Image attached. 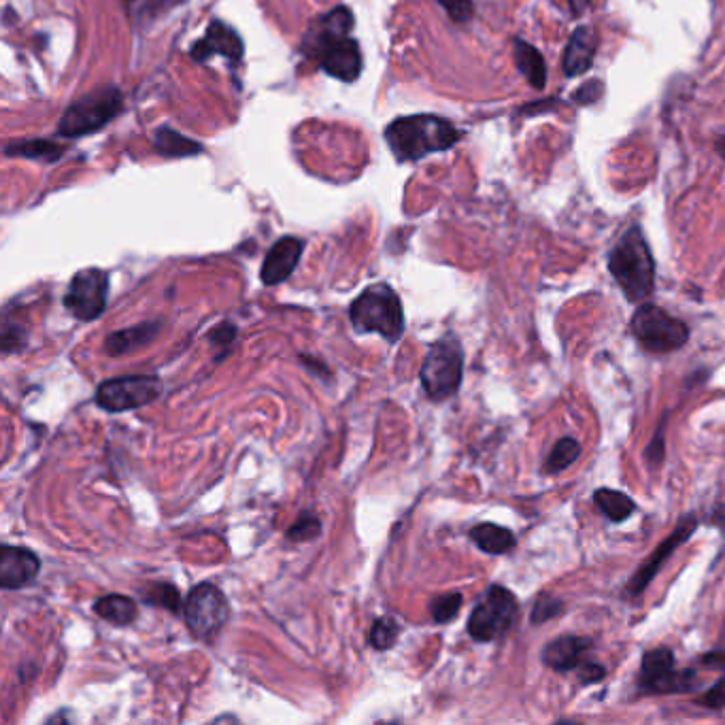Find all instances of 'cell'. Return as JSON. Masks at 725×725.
<instances>
[{
  "label": "cell",
  "instance_id": "e575fe53",
  "mask_svg": "<svg viewBox=\"0 0 725 725\" xmlns=\"http://www.w3.org/2000/svg\"><path fill=\"white\" fill-rule=\"evenodd\" d=\"M698 704H702L706 708H713V711H721V708L725 706V677L719 679L711 689H708L702 698H698Z\"/></svg>",
  "mask_w": 725,
  "mask_h": 725
},
{
  "label": "cell",
  "instance_id": "52a82bcc",
  "mask_svg": "<svg viewBox=\"0 0 725 725\" xmlns=\"http://www.w3.org/2000/svg\"><path fill=\"white\" fill-rule=\"evenodd\" d=\"M636 341L649 353L677 351L689 341V328L679 317H672L655 305H640L632 317Z\"/></svg>",
  "mask_w": 725,
  "mask_h": 725
},
{
  "label": "cell",
  "instance_id": "d6986e66",
  "mask_svg": "<svg viewBox=\"0 0 725 725\" xmlns=\"http://www.w3.org/2000/svg\"><path fill=\"white\" fill-rule=\"evenodd\" d=\"M353 28V13L347 7H336L330 13H326L324 18H319L317 24L311 28L309 37H307V47L309 54L313 56L319 47L349 37V32Z\"/></svg>",
  "mask_w": 725,
  "mask_h": 725
},
{
  "label": "cell",
  "instance_id": "e0dca14e",
  "mask_svg": "<svg viewBox=\"0 0 725 725\" xmlns=\"http://www.w3.org/2000/svg\"><path fill=\"white\" fill-rule=\"evenodd\" d=\"M598 49V37L589 26H579L566 45L564 52V73L568 77H579L592 69Z\"/></svg>",
  "mask_w": 725,
  "mask_h": 725
},
{
  "label": "cell",
  "instance_id": "44dd1931",
  "mask_svg": "<svg viewBox=\"0 0 725 725\" xmlns=\"http://www.w3.org/2000/svg\"><path fill=\"white\" fill-rule=\"evenodd\" d=\"M470 538L481 551L490 555L509 553L515 547V534L496 524H479L470 530Z\"/></svg>",
  "mask_w": 725,
  "mask_h": 725
},
{
  "label": "cell",
  "instance_id": "7a4b0ae2",
  "mask_svg": "<svg viewBox=\"0 0 725 725\" xmlns=\"http://www.w3.org/2000/svg\"><path fill=\"white\" fill-rule=\"evenodd\" d=\"M609 271L630 302L647 300L653 294L655 262L638 226H632L611 249Z\"/></svg>",
  "mask_w": 725,
  "mask_h": 725
},
{
  "label": "cell",
  "instance_id": "6da1fadb",
  "mask_svg": "<svg viewBox=\"0 0 725 725\" xmlns=\"http://www.w3.org/2000/svg\"><path fill=\"white\" fill-rule=\"evenodd\" d=\"M460 137V130L438 115L398 117L385 128L387 147L400 162H413L436 151H447Z\"/></svg>",
  "mask_w": 725,
  "mask_h": 725
},
{
  "label": "cell",
  "instance_id": "2e32d148",
  "mask_svg": "<svg viewBox=\"0 0 725 725\" xmlns=\"http://www.w3.org/2000/svg\"><path fill=\"white\" fill-rule=\"evenodd\" d=\"M302 249H305V243L296 239V236H283V239H279L264 258L260 271L262 283L279 285L285 279H290L300 262Z\"/></svg>",
  "mask_w": 725,
  "mask_h": 725
},
{
  "label": "cell",
  "instance_id": "7c38bea8",
  "mask_svg": "<svg viewBox=\"0 0 725 725\" xmlns=\"http://www.w3.org/2000/svg\"><path fill=\"white\" fill-rule=\"evenodd\" d=\"M696 528H698L696 515H683L677 530H674L666 538V541L651 553V558L634 572V577L630 579V583L626 587V596L636 598V596L643 594L647 589V585L655 579L657 572H660L662 566L672 558V553L677 551L683 543H687V538L696 532Z\"/></svg>",
  "mask_w": 725,
  "mask_h": 725
},
{
  "label": "cell",
  "instance_id": "9c48e42d",
  "mask_svg": "<svg viewBox=\"0 0 725 725\" xmlns=\"http://www.w3.org/2000/svg\"><path fill=\"white\" fill-rule=\"evenodd\" d=\"M698 685L694 670L674 668V653L668 647H655L645 653L638 677V689L643 694H687Z\"/></svg>",
  "mask_w": 725,
  "mask_h": 725
},
{
  "label": "cell",
  "instance_id": "8d00e7d4",
  "mask_svg": "<svg viewBox=\"0 0 725 725\" xmlns=\"http://www.w3.org/2000/svg\"><path fill=\"white\" fill-rule=\"evenodd\" d=\"M604 674H606V670H604V666H600V664H587L585 668H583V674H581V683H587V685H592V683H598V681H602L604 679Z\"/></svg>",
  "mask_w": 725,
  "mask_h": 725
},
{
  "label": "cell",
  "instance_id": "603a6c76",
  "mask_svg": "<svg viewBox=\"0 0 725 725\" xmlns=\"http://www.w3.org/2000/svg\"><path fill=\"white\" fill-rule=\"evenodd\" d=\"M94 611L98 617H103L105 621L113 623V626H128L139 615L137 604L134 600H130L128 596H120V594H111L96 600Z\"/></svg>",
  "mask_w": 725,
  "mask_h": 725
},
{
  "label": "cell",
  "instance_id": "1f68e13d",
  "mask_svg": "<svg viewBox=\"0 0 725 725\" xmlns=\"http://www.w3.org/2000/svg\"><path fill=\"white\" fill-rule=\"evenodd\" d=\"M438 5L447 11V15L455 24H466L472 20V15H475V5H472V0H438Z\"/></svg>",
  "mask_w": 725,
  "mask_h": 725
},
{
  "label": "cell",
  "instance_id": "d590c367",
  "mask_svg": "<svg viewBox=\"0 0 725 725\" xmlns=\"http://www.w3.org/2000/svg\"><path fill=\"white\" fill-rule=\"evenodd\" d=\"M132 18H143L147 13H154L158 0H124Z\"/></svg>",
  "mask_w": 725,
  "mask_h": 725
},
{
  "label": "cell",
  "instance_id": "484cf974",
  "mask_svg": "<svg viewBox=\"0 0 725 725\" xmlns=\"http://www.w3.org/2000/svg\"><path fill=\"white\" fill-rule=\"evenodd\" d=\"M594 502L598 504V509L606 517L615 521V524L626 521L636 511V504L632 502L630 496H626L623 492L609 490V487H600V490L594 494Z\"/></svg>",
  "mask_w": 725,
  "mask_h": 725
},
{
  "label": "cell",
  "instance_id": "277c9868",
  "mask_svg": "<svg viewBox=\"0 0 725 725\" xmlns=\"http://www.w3.org/2000/svg\"><path fill=\"white\" fill-rule=\"evenodd\" d=\"M464 375V351L455 336L447 334L436 341L421 364V387L430 400L443 402L460 390Z\"/></svg>",
  "mask_w": 725,
  "mask_h": 725
},
{
  "label": "cell",
  "instance_id": "ab89813d",
  "mask_svg": "<svg viewBox=\"0 0 725 725\" xmlns=\"http://www.w3.org/2000/svg\"><path fill=\"white\" fill-rule=\"evenodd\" d=\"M555 105H558V100H541V103H530L524 111H521V115H536L543 111H551Z\"/></svg>",
  "mask_w": 725,
  "mask_h": 725
},
{
  "label": "cell",
  "instance_id": "5bb4252c",
  "mask_svg": "<svg viewBox=\"0 0 725 725\" xmlns=\"http://www.w3.org/2000/svg\"><path fill=\"white\" fill-rule=\"evenodd\" d=\"M243 52L245 47L239 32L224 22H211L207 28V35L196 41L190 49V54L196 62H207L213 56H224L232 62H239L243 58Z\"/></svg>",
  "mask_w": 725,
  "mask_h": 725
},
{
  "label": "cell",
  "instance_id": "f546056e",
  "mask_svg": "<svg viewBox=\"0 0 725 725\" xmlns=\"http://www.w3.org/2000/svg\"><path fill=\"white\" fill-rule=\"evenodd\" d=\"M319 532H322V524H319L317 517H313V515H300V519L288 530V538H290V541H294V543L313 541V538L319 536Z\"/></svg>",
  "mask_w": 725,
  "mask_h": 725
},
{
  "label": "cell",
  "instance_id": "5b68a950",
  "mask_svg": "<svg viewBox=\"0 0 725 725\" xmlns=\"http://www.w3.org/2000/svg\"><path fill=\"white\" fill-rule=\"evenodd\" d=\"M120 111H122L120 90L113 86L96 88L94 92L75 100V103L64 111L58 124V134L64 139H77L83 137V134H92L107 126Z\"/></svg>",
  "mask_w": 725,
  "mask_h": 725
},
{
  "label": "cell",
  "instance_id": "ac0fdd59",
  "mask_svg": "<svg viewBox=\"0 0 725 725\" xmlns=\"http://www.w3.org/2000/svg\"><path fill=\"white\" fill-rule=\"evenodd\" d=\"M592 647V640L583 636H560L551 640L543 651L545 666L555 672H568L581 666L583 653Z\"/></svg>",
  "mask_w": 725,
  "mask_h": 725
},
{
  "label": "cell",
  "instance_id": "ba28073f",
  "mask_svg": "<svg viewBox=\"0 0 725 725\" xmlns=\"http://www.w3.org/2000/svg\"><path fill=\"white\" fill-rule=\"evenodd\" d=\"M183 617L190 632L198 640L211 643L228 623L230 606L226 596L222 594V589H217L211 583H200L185 598Z\"/></svg>",
  "mask_w": 725,
  "mask_h": 725
},
{
  "label": "cell",
  "instance_id": "4fadbf2b",
  "mask_svg": "<svg viewBox=\"0 0 725 725\" xmlns=\"http://www.w3.org/2000/svg\"><path fill=\"white\" fill-rule=\"evenodd\" d=\"M322 62V69L341 81H356L362 73V49L356 39L343 37L322 45L313 54Z\"/></svg>",
  "mask_w": 725,
  "mask_h": 725
},
{
  "label": "cell",
  "instance_id": "d4e9b609",
  "mask_svg": "<svg viewBox=\"0 0 725 725\" xmlns=\"http://www.w3.org/2000/svg\"><path fill=\"white\" fill-rule=\"evenodd\" d=\"M5 154L11 158H28V160H41V162H56L62 158L64 147L60 143L35 139V141H22L5 147Z\"/></svg>",
  "mask_w": 725,
  "mask_h": 725
},
{
  "label": "cell",
  "instance_id": "cb8c5ba5",
  "mask_svg": "<svg viewBox=\"0 0 725 725\" xmlns=\"http://www.w3.org/2000/svg\"><path fill=\"white\" fill-rule=\"evenodd\" d=\"M156 332H158V326H154V324H143L139 328L113 332L105 343V349L109 356H122V353H128L134 347L147 345L151 339H154Z\"/></svg>",
  "mask_w": 725,
  "mask_h": 725
},
{
  "label": "cell",
  "instance_id": "ffe728a7",
  "mask_svg": "<svg viewBox=\"0 0 725 725\" xmlns=\"http://www.w3.org/2000/svg\"><path fill=\"white\" fill-rule=\"evenodd\" d=\"M513 47H515V62L519 73L528 79L534 90H543L547 83V64L543 54L538 52L534 45L521 39H515Z\"/></svg>",
  "mask_w": 725,
  "mask_h": 725
},
{
  "label": "cell",
  "instance_id": "836d02e7",
  "mask_svg": "<svg viewBox=\"0 0 725 725\" xmlns=\"http://www.w3.org/2000/svg\"><path fill=\"white\" fill-rule=\"evenodd\" d=\"M602 94H604V83L600 79H592V81L583 83V86L575 94H572V100H575L577 105H583V107L585 105H596L598 100L602 98Z\"/></svg>",
  "mask_w": 725,
  "mask_h": 725
},
{
  "label": "cell",
  "instance_id": "4316f807",
  "mask_svg": "<svg viewBox=\"0 0 725 725\" xmlns=\"http://www.w3.org/2000/svg\"><path fill=\"white\" fill-rule=\"evenodd\" d=\"M579 453H581L579 441H575L572 436H564L553 445L549 458L545 462V470L549 472V475H558V472L566 470L570 464L577 462Z\"/></svg>",
  "mask_w": 725,
  "mask_h": 725
},
{
  "label": "cell",
  "instance_id": "7402d4cb",
  "mask_svg": "<svg viewBox=\"0 0 725 725\" xmlns=\"http://www.w3.org/2000/svg\"><path fill=\"white\" fill-rule=\"evenodd\" d=\"M154 149L164 158H188L202 151V145L190 137H183L177 130L162 126L154 134Z\"/></svg>",
  "mask_w": 725,
  "mask_h": 725
},
{
  "label": "cell",
  "instance_id": "9a60e30c",
  "mask_svg": "<svg viewBox=\"0 0 725 725\" xmlns=\"http://www.w3.org/2000/svg\"><path fill=\"white\" fill-rule=\"evenodd\" d=\"M41 560L26 547L5 545L0 551V585L3 589H22L39 577Z\"/></svg>",
  "mask_w": 725,
  "mask_h": 725
},
{
  "label": "cell",
  "instance_id": "30bf717a",
  "mask_svg": "<svg viewBox=\"0 0 725 725\" xmlns=\"http://www.w3.org/2000/svg\"><path fill=\"white\" fill-rule=\"evenodd\" d=\"M162 394V381L154 375H130L100 383L96 402L109 413H124L147 407Z\"/></svg>",
  "mask_w": 725,
  "mask_h": 725
},
{
  "label": "cell",
  "instance_id": "83f0119b",
  "mask_svg": "<svg viewBox=\"0 0 725 725\" xmlns=\"http://www.w3.org/2000/svg\"><path fill=\"white\" fill-rule=\"evenodd\" d=\"M398 634H400V626L398 621L392 619V617H381L373 623V628H370V634H368V643L370 647H375L377 651H385L396 645L398 640Z\"/></svg>",
  "mask_w": 725,
  "mask_h": 725
},
{
  "label": "cell",
  "instance_id": "f35d334b",
  "mask_svg": "<svg viewBox=\"0 0 725 725\" xmlns=\"http://www.w3.org/2000/svg\"><path fill=\"white\" fill-rule=\"evenodd\" d=\"M700 662L704 666H708V668H719V670H723L725 668V649H717V651H711V653L702 655Z\"/></svg>",
  "mask_w": 725,
  "mask_h": 725
},
{
  "label": "cell",
  "instance_id": "f1b7e54d",
  "mask_svg": "<svg viewBox=\"0 0 725 725\" xmlns=\"http://www.w3.org/2000/svg\"><path fill=\"white\" fill-rule=\"evenodd\" d=\"M462 594L453 592V594H445V596H438L434 602H432V619L436 623H447L451 621L455 615L460 613L462 609Z\"/></svg>",
  "mask_w": 725,
  "mask_h": 725
},
{
  "label": "cell",
  "instance_id": "8992f818",
  "mask_svg": "<svg viewBox=\"0 0 725 725\" xmlns=\"http://www.w3.org/2000/svg\"><path fill=\"white\" fill-rule=\"evenodd\" d=\"M519 621V602L511 589L492 585L468 619V634L477 643H494Z\"/></svg>",
  "mask_w": 725,
  "mask_h": 725
},
{
  "label": "cell",
  "instance_id": "4dcf8cb0",
  "mask_svg": "<svg viewBox=\"0 0 725 725\" xmlns=\"http://www.w3.org/2000/svg\"><path fill=\"white\" fill-rule=\"evenodd\" d=\"M562 611H564L562 600L543 594L541 598L536 600V604H534L532 623H534V626H541V623H545V621H549L553 617H558Z\"/></svg>",
  "mask_w": 725,
  "mask_h": 725
},
{
  "label": "cell",
  "instance_id": "60d3db41",
  "mask_svg": "<svg viewBox=\"0 0 725 725\" xmlns=\"http://www.w3.org/2000/svg\"><path fill=\"white\" fill-rule=\"evenodd\" d=\"M717 149H719V154H721V158L725 160V137H721V139L717 141Z\"/></svg>",
  "mask_w": 725,
  "mask_h": 725
},
{
  "label": "cell",
  "instance_id": "3957f363",
  "mask_svg": "<svg viewBox=\"0 0 725 725\" xmlns=\"http://www.w3.org/2000/svg\"><path fill=\"white\" fill-rule=\"evenodd\" d=\"M351 324L360 334H381L387 343L400 341L404 332V311L398 294L387 283L366 288L349 307Z\"/></svg>",
  "mask_w": 725,
  "mask_h": 725
},
{
  "label": "cell",
  "instance_id": "74e56055",
  "mask_svg": "<svg viewBox=\"0 0 725 725\" xmlns=\"http://www.w3.org/2000/svg\"><path fill=\"white\" fill-rule=\"evenodd\" d=\"M662 458H664V436L662 434H657L655 438H653V441H651V445L647 447V460L653 464V462H657V464H660L662 462Z\"/></svg>",
  "mask_w": 725,
  "mask_h": 725
},
{
  "label": "cell",
  "instance_id": "d6a6232c",
  "mask_svg": "<svg viewBox=\"0 0 725 725\" xmlns=\"http://www.w3.org/2000/svg\"><path fill=\"white\" fill-rule=\"evenodd\" d=\"M151 600H156L160 606H164V609L177 613L181 609V596L177 592V587L168 585V583H162V585H156L154 592H151Z\"/></svg>",
  "mask_w": 725,
  "mask_h": 725
},
{
  "label": "cell",
  "instance_id": "8fae6325",
  "mask_svg": "<svg viewBox=\"0 0 725 725\" xmlns=\"http://www.w3.org/2000/svg\"><path fill=\"white\" fill-rule=\"evenodd\" d=\"M109 275L100 268L79 271L64 296V307L79 322H94L107 309Z\"/></svg>",
  "mask_w": 725,
  "mask_h": 725
}]
</instances>
